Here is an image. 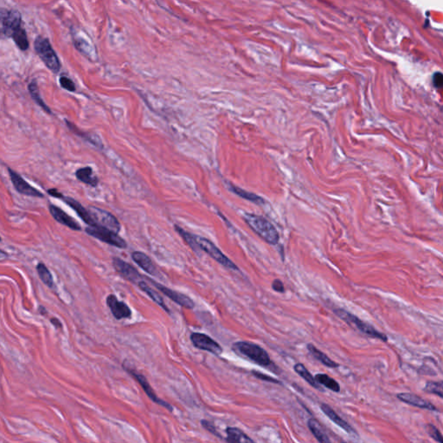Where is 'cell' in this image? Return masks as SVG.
I'll return each instance as SVG.
<instances>
[{
  "label": "cell",
  "mask_w": 443,
  "mask_h": 443,
  "mask_svg": "<svg viewBox=\"0 0 443 443\" xmlns=\"http://www.w3.org/2000/svg\"><path fill=\"white\" fill-rule=\"evenodd\" d=\"M175 229H176L177 232L182 237L183 239L185 241V243H187L189 246L191 247L192 250H194L196 253H198L200 251V248L197 245L196 239H195V235L188 233L187 231H184L182 228H180V227L177 226V225L175 226Z\"/></svg>",
  "instance_id": "obj_31"
},
{
  "label": "cell",
  "mask_w": 443,
  "mask_h": 443,
  "mask_svg": "<svg viewBox=\"0 0 443 443\" xmlns=\"http://www.w3.org/2000/svg\"><path fill=\"white\" fill-rule=\"evenodd\" d=\"M307 348L313 358H316L318 361L320 362L325 366L329 368L339 367L338 363L333 361L331 358H329L327 355H325V353H323L320 350L317 349L313 344H307Z\"/></svg>",
  "instance_id": "obj_23"
},
{
  "label": "cell",
  "mask_w": 443,
  "mask_h": 443,
  "mask_svg": "<svg viewBox=\"0 0 443 443\" xmlns=\"http://www.w3.org/2000/svg\"><path fill=\"white\" fill-rule=\"evenodd\" d=\"M443 382H428L426 383L423 391L429 394H434L438 396L439 398H443Z\"/></svg>",
  "instance_id": "obj_33"
},
{
  "label": "cell",
  "mask_w": 443,
  "mask_h": 443,
  "mask_svg": "<svg viewBox=\"0 0 443 443\" xmlns=\"http://www.w3.org/2000/svg\"><path fill=\"white\" fill-rule=\"evenodd\" d=\"M226 434L228 436L225 438V440L227 442H254V440L249 438L243 431L241 430L240 428L229 427L226 428Z\"/></svg>",
  "instance_id": "obj_22"
},
{
  "label": "cell",
  "mask_w": 443,
  "mask_h": 443,
  "mask_svg": "<svg viewBox=\"0 0 443 443\" xmlns=\"http://www.w3.org/2000/svg\"><path fill=\"white\" fill-rule=\"evenodd\" d=\"M320 409H321L322 412L324 413L325 416H327L328 418L333 421L335 424L338 425L339 427L342 428L343 430L346 431V433H348L350 434H357L356 431L354 430V428H352V426L348 422H346L343 418H341L338 415L337 413L334 411V409H331V407L329 406L328 404H320Z\"/></svg>",
  "instance_id": "obj_18"
},
{
  "label": "cell",
  "mask_w": 443,
  "mask_h": 443,
  "mask_svg": "<svg viewBox=\"0 0 443 443\" xmlns=\"http://www.w3.org/2000/svg\"><path fill=\"white\" fill-rule=\"evenodd\" d=\"M433 83H434L435 88H441L443 83L442 74L440 73V72L434 74V77H433Z\"/></svg>",
  "instance_id": "obj_39"
},
{
  "label": "cell",
  "mask_w": 443,
  "mask_h": 443,
  "mask_svg": "<svg viewBox=\"0 0 443 443\" xmlns=\"http://www.w3.org/2000/svg\"><path fill=\"white\" fill-rule=\"evenodd\" d=\"M88 210L94 221V225L108 229L116 233L121 231V224L111 213L94 206L88 207Z\"/></svg>",
  "instance_id": "obj_8"
},
{
  "label": "cell",
  "mask_w": 443,
  "mask_h": 443,
  "mask_svg": "<svg viewBox=\"0 0 443 443\" xmlns=\"http://www.w3.org/2000/svg\"><path fill=\"white\" fill-rule=\"evenodd\" d=\"M334 313L339 318H340L342 320L347 323L348 325L354 326L358 330L362 331L363 334H366L369 337L382 340L383 342H387L388 338H387L385 334H382V333L377 331L373 326H371L370 324H368L366 322L363 321L361 319H358L357 316L353 315L352 313H349L348 311H346V310L342 309V308H338V309L334 310Z\"/></svg>",
  "instance_id": "obj_3"
},
{
  "label": "cell",
  "mask_w": 443,
  "mask_h": 443,
  "mask_svg": "<svg viewBox=\"0 0 443 443\" xmlns=\"http://www.w3.org/2000/svg\"><path fill=\"white\" fill-rule=\"evenodd\" d=\"M6 257H7V253L4 252L0 249V259L6 258Z\"/></svg>",
  "instance_id": "obj_42"
},
{
  "label": "cell",
  "mask_w": 443,
  "mask_h": 443,
  "mask_svg": "<svg viewBox=\"0 0 443 443\" xmlns=\"http://www.w3.org/2000/svg\"><path fill=\"white\" fill-rule=\"evenodd\" d=\"M113 265H114V267L116 268V271L122 276L124 277L125 279L128 280L135 285H137L140 281H142L145 278V276H143L139 273V271L137 270L135 267H133L132 265L126 262L122 259L118 258V257L113 258Z\"/></svg>",
  "instance_id": "obj_12"
},
{
  "label": "cell",
  "mask_w": 443,
  "mask_h": 443,
  "mask_svg": "<svg viewBox=\"0 0 443 443\" xmlns=\"http://www.w3.org/2000/svg\"><path fill=\"white\" fill-rule=\"evenodd\" d=\"M316 381L319 382L320 385L325 386L328 390L333 391L334 392H340V386L339 382L336 380L331 378V376H328L326 374L319 373L317 374L314 376Z\"/></svg>",
  "instance_id": "obj_28"
},
{
  "label": "cell",
  "mask_w": 443,
  "mask_h": 443,
  "mask_svg": "<svg viewBox=\"0 0 443 443\" xmlns=\"http://www.w3.org/2000/svg\"><path fill=\"white\" fill-rule=\"evenodd\" d=\"M106 305L109 307L112 314L116 319H130L132 311L130 307L123 301H119L115 295H110L106 297Z\"/></svg>",
  "instance_id": "obj_14"
},
{
  "label": "cell",
  "mask_w": 443,
  "mask_h": 443,
  "mask_svg": "<svg viewBox=\"0 0 443 443\" xmlns=\"http://www.w3.org/2000/svg\"><path fill=\"white\" fill-rule=\"evenodd\" d=\"M59 82H60L62 88H64V89H66L68 91L70 92L76 91L75 83L70 78H68L66 76H62L60 80H59Z\"/></svg>",
  "instance_id": "obj_35"
},
{
  "label": "cell",
  "mask_w": 443,
  "mask_h": 443,
  "mask_svg": "<svg viewBox=\"0 0 443 443\" xmlns=\"http://www.w3.org/2000/svg\"><path fill=\"white\" fill-rule=\"evenodd\" d=\"M191 340L193 346L197 349L206 351L215 356L220 355L223 353L222 346L206 334L193 333L191 334Z\"/></svg>",
  "instance_id": "obj_11"
},
{
  "label": "cell",
  "mask_w": 443,
  "mask_h": 443,
  "mask_svg": "<svg viewBox=\"0 0 443 443\" xmlns=\"http://www.w3.org/2000/svg\"><path fill=\"white\" fill-rule=\"evenodd\" d=\"M232 349L238 355L250 359L258 365L266 368L272 365V361L267 352L256 344L247 341H239L233 345Z\"/></svg>",
  "instance_id": "obj_2"
},
{
  "label": "cell",
  "mask_w": 443,
  "mask_h": 443,
  "mask_svg": "<svg viewBox=\"0 0 443 443\" xmlns=\"http://www.w3.org/2000/svg\"><path fill=\"white\" fill-rule=\"evenodd\" d=\"M48 193H49L50 196H52V197H57V198H60V199H62L63 197H64V195L60 193L57 189H49V190H48Z\"/></svg>",
  "instance_id": "obj_40"
},
{
  "label": "cell",
  "mask_w": 443,
  "mask_h": 443,
  "mask_svg": "<svg viewBox=\"0 0 443 443\" xmlns=\"http://www.w3.org/2000/svg\"><path fill=\"white\" fill-rule=\"evenodd\" d=\"M37 273H38V275H39L40 279L42 280V282H43L45 285L49 287V288H52L53 285H54V280H53L51 273L49 272L48 267H46L45 265L41 262V263L37 265Z\"/></svg>",
  "instance_id": "obj_32"
},
{
  "label": "cell",
  "mask_w": 443,
  "mask_h": 443,
  "mask_svg": "<svg viewBox=\"0 0 443 443\" xmlns=\"http://www.w3.org/2000/svg\"><path fill=\"white\" fill-rule=\"evenodd\" d=\"M132 259L138 266H140L142 268L143 270L146 271V273L151 274L152 276H161L160 273L155 266L153 261L145 253L135 251L132 254Z\"/></svg>",
  "instance_id": "obj_16"
},
{
  "label": "cell",
  "mask_w": 443,
  "mask_h": 443,
  "mask_svg": "<svg viewBox=\"0 0 443 443\" xmlns=\"http://www.w3.org/2000/svg\"><path fill=\"white\" fill-rule=\"evenodd\" d=\"M146 279L151 283L153 287L159 290V291L165 295L168 298H170L172 301H174L175 303L179 304V306L188 308V309H192L195 307L194 301L191 300V298L188 297L187 295L181 294L179 292L174 291L173 289L167 288L165 286L159 284V283L155 282L153 280L150 279L146 277Z\"/></svg>",
  "instance_id": "obj_9"
},
{
  "label": "cell",
  "mask_w": 443,
  "mask_h": 443,
  "mask_svg": "<svg viewBox=\"0 0 443 443\" xmlns=\"http://www.w3.org/2000/svg\"><path fill=\"white\" fill-rule=\"evenodd\" d=\"M252 374L256 378L265 381V382H273V383H282V382H280L279 380L275 379V378H273L272 376H267L266 374L256 371V370H252Z\"/></svg>",
  "instance_id": "obj_37"
},
{
  "label": "cell",
  "mask_w": 443,
  "mask_h": 443,
  "mask_svg": "<svg viewBox=\"0 0 443 443\" xmlns=\"http://www.w3.org/2000/svg\"><path fill=\"white\" fill-rule=\"evenodd\" d=\"M35 49L43 64H45L46 67L49 68L53 73L59 72L61 69V64L49 40L45 37H37L35 41Z\"/></svg>",
  "instance_id": "obj_5"
},
{
  "label": "cell",
  "mask_w": 443,
  "mask_h": 443,
  "mask_svg": "<svg viewBox=\"0 0 443 443\" xmlns=\"http://www.w3.org/2000/svg\"><path fill=\"white\" fill-rule=\"evenodd\" d=\"M272 289L274 291L277 292V293H282L283 294V293L285 292V288H284L283 282L281 280L276 279L273 281V283H272Z\"/></svg>",
  "instance_id": "obj_38"
},
{
  "label": "cell",
  "mask_w": 443,
  "mask_h": 443,
  "mask_svg": "<svg viewBox=\"0 0 443 443\" xmlns=\"http://www.w3.org/2000/svg\"><path fill=\"white\" fill-rule=\"evenodd\" d=\"M195 239H196L197 245L199 246L201 250L206 252L211 258L214 259L215 261H217L222 266L227 267L231 270H238L239 269L237 265L235 264L233 261H231L226 255H224V253L222 252L221 250L210 241L204 238V237L196 236V235H195Z\"/></svg>",
  "instance_id": "obj_6"
},
{
  "label": "cell",
  "mask_w": 443,
  "mask_h": 443,
  "mask_svg": "<svg viewBox=\"0 0 443 443\" xmlns=\"http://www.w3.org/2000/svg\"><path fill=\"white\" fill-rule=\"evenodd\" d=\"M76 176L80 181L90 186H96L99 183L97 177L94 176L91 167H87L76 171Z\"/></svg>",
  "instance_id": "obj_24"
},
{
  "label": "cell",
  "mask_w": 443,
  "mask_h": 443,
  "mask_svg": "<svg viewBox=\"0 0 443 443\" xmlns=\"http://www.w3.org/2000/svg\"><path fill=\"white\" fill-rule=\"evenodd\" d=\"M12 38L14 40L16 44L21 50L25 51V50H26L29 48L27 35H26V32H25V30L23 28L20 27L19 29H18L15 31V33L13 34Z\"/></svg>",
  "instance_id": "obj_30"
},
{
  "label": "cell",
  "mask_w": 443,
  "mask_h": 443,
  "mask_svg": "<svg viewBox=\"0 0 443 443\" xmlns=\"http://www.w3.org/2000/svg\"><path fill=\"white\" fill-rule=\"evenodd\" d=\"M49 212L56 221L60 223L61 225H65L73 231H81L82 230L79 224L75 219L72 218L70 215H68L67 213L64 212V210L60 208L51 204V205H49Z\"/></svg>",
  "instance_id": "obj_17"
},
{
  "label": "cell",
  "mask_w": 443,
  "mask_h": 443,
  "mask_svg": "<svg viewBox=\"0 0 443 443\" xmlns=\"http://www.w3.org/2000/svg\"><path fill=\"white\" fill-rule=\"evenodd\" d=\"M8 172L13 186L20 194L30 196V197H43V193H41L38 190L34 188L30 184H28L19 174L10 168L8 169Z\"/></svg>",
  "instance_id": "obj_13"
},
{
  "label": "cell",
  "mask_w": 443,
  "mask_h": 443,
  "mask_svg": "<svg viewBox=\"0 0 443 443\" xmlns=\"http://www.w3.org/2000/svg\"><path fill=\"white\" fill-rule=\"evenodd\" d=\"M0 241H1V237H0Z\"/></svg>",
  "instance_id": "obj_43"
},
{
  "label": "cell",
  "mask_w": 443,
  "mask_h": 443,
  "mask_svg": "<svg viewBox=\"0 0 443 443\" xmlns=\"http://www.w3.org/2000/svg\"><path fill=\"white\" fill-rule=\"evenodd\" d=\"M307 426L318 441L321 443L331 442V440L328 438L327 434H325V430H324V428L322 427V425L320 424V422L318 420L314 418L309 419L308 422H307Z\"/></svg>",
  "instance_id": "obj_21"
},
{
  "label": "cell",
  "mask_w": 443,
  "mask_h": 443,
  "mask_svg": "<svg viewBox=\"0 0 443 443\" xmlns=\"http://www.w3.org/2000/svg\"><path fill=\"white\" fill-rule=\"evenodd\" d=\"M66 123H67L68 127H69L70 130L73 131L76 135L82 137V139H84V140H87L88 142L91 143V144H93L94 146H96L98 148L101 149L103 147L101 140H100V138L96 134H89V133L82 132V131L79 130L78 128H76L75 125L72 124L71 122H68V121H66Z\"/></svg>",
  "instance_id": "obj_25"
},
{
  "label": "cell",
  "mask_w": 443,
  "mask_h": 443,
  "mask_svg": "<svg viewBox=\"0 0 443 443\" xmlns=\"http://www.w3.org/2000/svg\"><path fill=\"white\" fill-rule=\"evenodd\" d=\"M229 188L233 193L237 195V196H239V197H243V198L246 199V200L250 201V202H253V203H256V204H261V203H264V200L261 197H259L256 194H254V193H251V192H249V191H244L243 189L240 188V187H237V186L233 185V184H231V183H230V185H229Z\"/></svg>",
  "instance_id": "obj_27"
},
{
  "label": "cell",
  "mask_w": 443,
  "mask_h": 443,
  "mask_svg": "<svg viewBox=\"0 0 443 443\" xmlns=\"http://www.w3.org/2000/svg\"><path fill=\"white\" fill-rule=\"evenodd\" d=\"M21 14L16 10L0 7V39L13 37L15 31L21 27Z\"/></svg>",
  "instance_id": "obj_4"
},
{
  "label": "cell",
  "mask_w": 443,
  "mask_h": 443,
  "mask_svg": "<svg viewBox=\"0 0 443 443\" xmlns=\"http://www.w3.org/2000/svg\"><path fill=\"white\" fill-rule=\"evenodd\" d=\"M201 425L203 426V428H205L206 430L209 431V433H211V434H214L216 437H218L220 439H223V440H225L223 437H222L221 434H219L218 432L216 431V428H215V426L211 422H209V421H207V420H202L201 421Z\"/></svg>",
  "instance_id": "obj_36"
},
{
  "label": "cell",
  "mask_w": 443,
  "mask_h": 443,
  "mask_svg": "<svg viewBox=\"0 0 443 443\" xmlns=\"http://www.w3.org/2000/svg\"><path fill=\"white\" fill-rule=\"evenodd\" d=\"M29 91H30L31 97H32V99L37 102V105H39V106H41V107H42L47 114L51 115L52 113L51 111H50V109H49V106H47V105L44 103L43 99L40 96L39 90H38V87H37V82H36V81H33L31 83H30V85H29Z\"/></svg>",
  "instance_id": "obj_29"
},
{
  "label": "cell",
  "mask_w": 443,
  "mask_h": 443,
  "mask_svg": "<svg viewBox=\"0 0 443 443\" xmlns=\"http://www.w3.org/2000/svg\"><path fill=\"white\" fill-rule=\"evenodd\" d=\"M425 429H426V432L428 433V435L432 439H434L437 442H443L442 435H441L440 431L437 429L436 427L434 425L428 423V424L425 426Z\"/></svg>",
  "instance_id": "obj_34"
},
{
  "label": "cell",
  "mask_w": 443,
  "mask_h": 443,
  "mask_svg": "<svg viewBox=\"0 0 443 443\" xmlns=\"http://www.w3.org/2000/svg\"><path fill=\"white\" fill-rule=\"evenodd\" d=\"M145 280H146V278H144L142 281H140V283L137 284V286H138V287H139L144 293H146V295H148L149 297L151 298L152 301H154L155 303L158 304V306L162 307L167 313H170V309L165 306V304H164V300H163L162 296H161L158 293L155 291V290H153V289H152V288H151V287L145 282Z\"/></svg>",
  "instance_id": "obj_20"
},
{
  "label": "cell",
  "mask_w": 443,
  "mask_h": 443,
  "mask_svg": "<svg viewBox=\"0 0 443 443\" xmlns=\"http://www.w3.org/2000/svg\"><path fill=\"white\" fill-rule=\"evenodd\" d=\"M294 370H295V372L299 376H301L305 381H307L310 385L313 386V387L317 389V390L322 391L320 384L316 381L314 376H312V374L310 373L309 370H307L304 364L298 363V364H295V366H294Z\"/></svg>",
  "instance_id": "obj_26"
},
{
  "label": "cell",
  "mask_w": 443,
  "mask_h": 443,
  "mask_svg": "<svg viewBox=\"0 0 443 443\" xmlns=\"http://www.w3.org/2000/svg\"><path fill=\"white\" fill-rule=\"evenodd\" d=\"M50 321H51V323L52 324H53V325H55L56 327L62 328L61 322L59 321V319H56V318H53V319H51V320H50Z\"/></svg>",
  "instance_id": "obj_41"
},
{
  "label": "cell",
  "mask_w": 443,
  "mask_h": 443,
  "mask_svg": "<svg viewBox=\"0 0 443 443\" xmlns=\"http://www.w3.org/2000/svg\"><path fill=\"white\" fill-rule=\"evenodd\" d=\"M397 398L404 404H409L411 406L417 407V408L424 409V410H432V411H438L436 407L434 406V404H431L428 401L425 400L417 395L411 394V393H399L397 396Z\"/></svg>",
  "instance_id": "obj_15"
},
{
  "label": "cell",
  "mask_w": 443,
  "mask_h": 443,
  "mask_svg": "<svg viewBox=\"0 0 443 443\" xmlns=\"http://www.w3.org/2000/svg\"><path fill=\"white\" fill-rule=\"evenodd\" d=\"M243 219L251 230L255 231L266 243H269L271 245H276L279 242L278 231L267 219L250 213H245L243 215Z\"/></svg>",
  "instance_id": "obj_1"
},
{
  "label": "cell",
  "mask_w": 443,
  "mask_h": 443,
  "mask_svg": "<svg viewBox=\"0 0 443 443\" xmlns=\"http://www.w3.org/2000/svg\"><path fill=\"white\" fill-rule=\"evenodd\" d=\"M62 199L67 203L69 206L71 207L74 210H76V212L78 214V215L83 221L85 222L87 225H89V226H94V221L92 219L91 215L88 212V209L82 206L79 202L75 200L72 197H64V196Z\"/></svg>",
  "instance_id": "obj_19"
},
{
  "label": "cell",
  "mask_w": 443,
  "mask_h": 443,
  "mask_svg": "<svg viewBox=\"0 0 443 443\" xmlns=\"http://www.w3.org/2000/svg\"><path fill=\"white\" fill-rule=\"evenodd\" d=\"M86 232L89 236L97 238L98 240L107 243L112 246L117 247L120 249H126L128 246L126 241L122 237H120L118 233L110 231L108 229L94 225V226H89L86 229Z\"/></svg>",
  "instance_id": "obj_7"
},
{
  "label": "cell",
  "mask_w": 443,
  "mask_h": 443,
  "mask_svg": "<svg viewBox=\"0 0 443 443\" xmlns=\"http://www.w3.org/2000/svg\"><path fill=\"white\" fill-rule=\"evenodd\" d=\"M124 366L125 370L128 371V373L132 375V376H134V378L137 380V382L140 383L141 387H142L143 391L146 392V394L148 396V398L152 401V402H154L155 404H158V405H160V406H163L164 408H167V410H170V411H173V408L170 404H168L165 401L162 400L160 398H158L157 397V395L155 393L154 391H153V389L152 388V386L150 385V383H149L148 381L146 379L145 376L143 375V374H140V372H138L136 370H134V369H131V368H128V366H126V365H123Z\"/></svg>",
  "instance_id": "obj_10"
}]
</instances>
